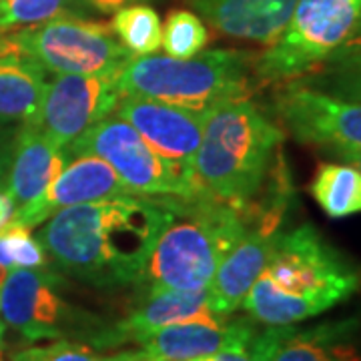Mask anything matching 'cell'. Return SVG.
<instances>
[{
  "mask_svg": "<svg viewBox=\"0 0 361 361\" xmlns=\"http://www.w3.org/2000/svg\"><path fill=\"white\" fill-rule=\"evenodd\" d=\"M171 211L157 197H121L61 209L39 229L54 267L94 287L141 283Z\"/></svg>",
  "mask_w": 361,
  "mask_h": 361,
  "instance_id": "6da1fadb",
  "label": "cell"
},
{
  "mask_svg": "<svg viewBox=\"0 0 361 361\" xmlns=\"http://www.w3.org/2000/svg\"><path fill=\"white\" fill-rule=\"evenodd\" d=\"M361 291V265L310 223L279 233L241 307L253 322L297 325Z\"/></svg>",
  "mask_w": 361,
  "mask_h": 361,
  "instance_id": "7a4b0ae2",
  "label": "cell"
},
{
  "mask_svg": "<svg viewBox=\"0 0 361 361\" xmlns=\"http://www.w3.org/2000/svg\"><path fill=\"white\" fill-rule=\"evenodd\" d=\"M157 199L171 211V219L151 251L141 285L145 291L205 289L245 231L249 205H229L207 191Z\"/></svg>",
  "mask_w": 361,
  "mask_h": 361,
  "instance_id": "3957f363",
  "label": "cell"
},
{
  "mask_svg": "<svg viewBox=\"0 0 361 361\" xmlns=\"http://www.w3.org/2000/svg\"><path fill=\"white\" fill-rule=\"evenodd\" d=\"M281 142L283 129L249 97L207 109L195 157L199 187L229 205L247 207L261 193Z\"/></svg>",
  "mask_w": 361,
  "mask_h": 361,
  "instance_id": "277c9868",
  "label": "cell"
},
{
  "mask_svg": "<svg viewBox=\"0 0 361 361\" xmlns=\"http://www.w3.org/2000/svg\"><path fill=\"white\" fill-rule=\"evenodd\" d=\"M255 54L245 51H205L189 59L159 54L133 56L116 75L121 94L145 97L193 111L251 97L257 87Z\"/></svg>",
  "mask_w": 361,
  "mask_h": 361,
  "instance_id": "5b68a950",
  "label": "cell"
},
{
  "mask_svg": "<svg viewBox=\"0 0 361 361\" xmlns=\"http://www.w3.org/2000/svg\"><path fill=\"white\" fill-rule=\"evenodd\" d=\"M63 277L47 267H13L0 287V319L26 341L68 339L94 349H113L115 323L63 297Z\"/></svg>",
  "mask_w": 361,
  "mask_h": 361,
  "instance_id": "8992f818",
  "label": "cell"
},
{
  "mask_svg": "<svg viewBox=\"0 0 361 361\" xmlns=\"http://www.w3.org/2000/svg\"><path fill=\"white\" fill-rule=\"evenodd\" d=\"M361 35V0H297L283 32L255 59L259 85H285L325 65Z\"/></svg>",
  "mask_w": 361,
  "mask_h": 361,
  "instance_id": "52a82bcc",
  "label": "cell"
},
{
  "mask_svg": "<svg viewBox=\"0 0 361 361\" xmlns=\"http://www.w3.org/2000/svg\"><path fill=\"white\" fill-rule=\"evenodd\" d=\"M291 199L293 183L279 151L271 165L269 185L263 191V197L257 193L249 203L245 231L223 257L213 279L207 285V303L215 315L229 317L241 307L251 285L255 283L269 259Z\"/></svg>",
  "mask_w": 361,
  "mask_h": 361,
  "instance_id": "ba28073f",
  "label": "cell"
},
{
  "mask_svg": "<svg viewBox=\"0 0 361 361\" xmlns=\"http://www.w3.org/2000/svg\"><path fill=\"white\" fill-rule=\"evenodd\" d=\"M66 155H94L116 173L133 197H191L203 191L197 177L155 153L121 116H106L68 142Z\"/></svg>",
  "mask_w": 361,
  "mask_h": 361,
  "instance_id": "9c48e42d",
  "label": "cell"
},
{
  "mask_svg": "<svg viewBox=\"0 0 361 361\" xmlns=\"http://www.w3.org/2000/svg\"><path fill=\"white\" fill-rule=\"evenodd\" d=\"M13 40L52 75H118L133 59L111 25L59 16L11 32Z\"/></svg>",
  "mask_w": 361,
  "mask_h": 361,
  "instance_id": "30bf717a",
  "label": "cell"
},
{
  "mask_svg": "<svg viewBox=\"0 0 361 361\" xmlns=\"http://www.w3.org/2000/svg\"><path fill=\"white\" fill-rule=\"evenodd\" d=\"M275 115L297 141L323 151L361 149V101L339 97L303 80L281 85Z\"/></svg>",
  "mask_w": 361,
  "mask_h": 361,
  "instance_id": "8fae6325",
  "label": "cell"
},
{
  "mask_svg": "<svg viewBox=\"0 0 361 361\" xmlns=\"http://www.w3.org/2000/svg\"><path fill=\"white\" fill-rule=\"evenodd\" d=\"M121 97L116 75H56L47 82L30 123L65 149L80 133L113 115Z\"/></svg>",
  "mask_w": 361,
  "mask_h": 361,
  "instance_id": "7c38bea8",
  "label": "cell"
},
{
  "mask_svg": "<svg viewBox=\"0 0 361 361\" xmlns=\"http://www.w3.org/2000/svg\"><path fill=\"white\" fill-rule=\"evenodd\" d=\"M116 116L127 121L155 153L197 177L195 157L203 139L205 111L123 94Z\"/></svg>",
  "mask_w": 361,
  "mask_h": 361,
  "instance_id": "4fadbf2b",
  "label": "cell"
},
{
  "mask_svg": "<svg viewBox=\"0 0 361 361\" xmlns=\"http://www.w3.org/2000/svg\"><path fill=\"white\" fill-rule=\"evenodd\" d=\"M121 197H133V195L127 191V187L121 183L115 171L103 159L94 155L73 157L59 173V177L39 197H35L25 205L16 207L11 223L32 229L42 225L61 209L92 203V201L121 199Z\"/></svg>",
  "mask_w": 361,
  "mask_h": 361,
  "instance_id": "5bb4252c",
  "label": "cell"
},
{
  "mask_svg": "<svg viewBox=\"0 0 361 361\" xmlns=\"http://www.w3.org/2000/svg\"><path fill=\"white\" fill-rule=\"evenodd\" d=\"M265 361H361V307L315 325H279L259 331Z\"/></svg>",
  "mask_w": 361,
  "mask_h": 361,
  "instance_id": "9a60e30c",
  "label": "cell"
},
{
  "mask_svg": "<svg viewBox=\"0 0 361 361\" xmlns=\"http://www.w3.org/2000/svg\"><path fill=\"white\" fill-rule=\"evenodd\" d=\"M257 322L209 317L189 319L161 327L139 341L141 349L151 361H191L211 357L225 349L249 343L257 334Z\"/></svg>",
  "mask_w": 361,
  "mask_h": 361,
  "instance_id": "2e32d148",
  "label": "cell"
},
{
  "mask_svg": "<svg viewBox=\"0 0 361 361\" xmlns=\"http://www.w3.org/2000/svg\"><path fill=\"white\" fill-rule=\"evenodd\" d=\"M211 26L233 39L273 44L297 0H189Z\"/></svg>",
  "mask_w": 361,
  "mask_h": 361,
  "instance_id": "e0dca14e",
  "label": "cell"
},
{
  "mask_svg": "<svg viewBox=\"0 0 361 361\" xmlns=\"http://www.w3.org/2000/svg\"><path fill=\"white\" fill-rule=\"evenodd\" d=\"M66 163V149L52 142L30 121L20 123L4 189L13 197L16 207L25 205L39 197L59 177Z\"/></svg>",
  "mask_w": 361,
  "mask_h": 361,
  "instance_id": "ac0fdd59",
  "label": "cell"
},
{
  "mask_svg": "<svg viewBox=\"0 0 361 361\" xmlns=\"http://www.w3.org/2000/svg\"><path fill=\"white\" fill-rule=\"evenodd\" d=\"M219 317L209 310L207 287L197 291H179V289H153L145 291L141 303L130 311L123 322L115 323V343H137L142 337L167 327L173 323L189 319H209Z\"/></svg>",
  "mask_w": 361,
  "mask_h": 361,
  "instance_id": "d6986e66",
  "label": "cell"
},
{
  "mask_svg": "<svg viewBox=\"0 0 361 361\" xmlns=\"http://www.w3.org/2000/svg\"><path fill=\"white\" fill-rule=\"evenodd\" d=\"M47 71L11 35L0 32V121L26 123L39 111Z\"/></svg>",
  "mask_w": 361,
  "mask_h": 361,
  "instance_id": "ffe728a7",
  "label": "cell"
},
{
  "mask_svg": "<svg viewBox=\"0 0 361 361\" xmlns=\"http://www.w3.org/2000/svg\"><path fill=\"white\" fill-rule=\"evenodd\" d=\"M311 197L331 219L361 213V171L349 163H322L310 185Z\"/></svg>",
  "mask_w": 361,
  "mask_h": 361,
  "instance_id": "44dd1931",
  "label": "cell"
},
{
  "mask_svg": "<svg viewBox=\"0 0 361 361\" xmlns=\"http://www.w3.org/2000/svg\"><path fill=\"white\" fill-rule=\"evenodd\" d=\"M113 14L111 28L133 56L155 54L161 49L163 26L155 8L147 4H129Z\"/></svg>",
  "mask_w": 361,
  "mask_h": 361,
  "instance_id": "7402d4cb",
  "label": "cell"
},
{
  "mask_svg": "<svg viewBox=\"0 0 361 361\" xmlns=\"http://www.w3.org/2000/svg\"><path fill=\"white\" fill-rule=\"evenodd\" d=\"M85 0H0V32L40 25L59 16H78Z\"/></svg>",
  "mask_w": 361,
  "mask_h": 361,
  "instance_id": "603a6c76",
  "label": "cell"
},
{
  "mask_svg": "<svg viewBox=\"0 0 361 361\" xmlns=\"http://www.w3.org/2000/svg\"><path fill=\"white\" fill-rule=\"evenodd\" d=\"M307 85L361 101V51H343L303 78Z\"/></svg>",
  "mask_w": 361,
  "mask_h": 361,
  "instance_id": "cb8c5ba5",
  "label": "cell"
},
{
  "mask_svg": "<svg viewBox=\"0 0 361 361\" xmlns=\"http://www.w3.org/2000/svg\"><path fill=\"white\" fill-rule=\"evenodd\" d=\"M11 361H151L142 349L121 351L113 355H101L99 349L87 343L56 339L51 345H32L14 351Z\"/></svg>",
  "mask_w": 361,
  "mask_h": 361,
  "instance_id": "d4e9b609",
  "label": "cell"
},
{
  "mask_svg": "<svg viewBox=\"0 0 361 361\" xmlns=\"http://www.w3.org/2000/svg\"><path fill=\"white\" fill-rule=\"evenodd\" d=\"M209 35L203 20L191 11H171L165 20L161 47L173 59H189L205 49Z\"/></svg>",
  "mask_w": 361,
  "mask_h": 361,
  "instance_id": "484cf974",
  "label": "cell"
},
{
  "mask_svg": "<svg viewBox=\"0 0 361 361\" xmlns=\"http://www.w3.org/2000/svg\"><path fill=\"white\" fill-rule=\"evenodd\" d=\"M0 235L6 255L13 261V267H25V269L47 267V253L40 247L39 239L30 235V229L8 223L4 229H0Z\"/></svg>",
  "mask_w": 361,
  "mask_h": 361,
  "instance_id": "4316f807",
  "label": "cell"
},
{
  "mask_svg": "<svg viewBox=\"0 0 361 361\" xmlns=\"http://www.w3.org/2000/svg\"><path fill=\"white\" fill-rule=\"evenodd\" d=\"M16 133H18V123L0 121V189L6 187L8 171H11V163H13Z\"/></svg>",
  "mask_w": 361,
  "mask_h": 361,
  "instance_id": "83f0119b",
  "label": "cell"
},
{
  "mask_svg": "<svg viewBox=\"0 0 361 361\" xmlns=\"http://www.w3.org/2000/svg\"><path fill=\"white\" fill-rule=\"evenodd\" d=\"M213 361H265V353L261 348V339H259V331L253 336V339L245 343V345H239V348L225 349L219 351L215 355H211Z\"/></svg>",
  "mask_w": 361,
  "mask_h": 361,
  "instance_id": "f1b7e54d",
  "label": "cell"
},
{
  "mask_svg": "<svg viewBox=\"0 0 361 361\" xmlns=\"http://www.w3.org/2000/svg\"><path fill=\"white\" fill-rule=\"evenodd\" d=\"M145 0H85V4L92 8V11H99L104 14L116 13L118 8L123 6H129V4H141Z\"/></svg>",
  "mask_w": 361,
  "mask_h": 361,
  "instance_id": "f546056e",
  "label": "cell"
},
{
  "mask_svg": "<svg viewBox=\"0 0 361 361\" xmlns=\"http://www.w3.org/2000/svg\"><path fill=\"white\" fill-rule=\"evenodd\" d=\"M14 211H16V203L13 201V197L6 193V189H0V229H4L11 223Z\"/></svg>",
  "mask_w": 361,
  "mask_h": 361,
  "instance_id": "4dcf8cb0",
  "label": "cell"
},
{
  "mask_svg": "<svg viewBox=\"0 0 361 361\" xmlns=\"http://www.w3.org/2000/svg\"><path fill=\"white\" fill-rule=\"evenodd\" d=\"M334 155L343 159L345 163L361 171V149H339V151H334Z\"/></svg>",
  "mask_w": 361,
  "mask_h": 361,
  "instance_id": "1f68e13d",
  "label": "cell"
},
{
  "mask_svg": "<svg viewBox=\"0 0 361 361\" xmlns=\"http://www.w3.org/2000/svg\"><path fill=\"white\" fill-rule=\"evenodd\" d=\"M343 51H361V35L355 40H351L348 47L343 49ZM343 51H341V52H343Z\"/></svg>",
  "mask_w": 361,
  "mask_h": 361,
  "instance_id": "d6a6232c",
  "label": "cell"
},
{
  "mask_svg": "<svg viewBox=\"0 0 361 361\" xmlns=\"http://www.w3.org/2000/svg\"><path fill=\"white\" fill-rule=\"evenodd\" d=\"M4 331H6V323L0 319V349L4 345Z\"/></svg>",
  "mask_w": 361,
  "mask_h": 361,
  "instance_id": "836d02e7",
  "label": "cell"
},
{
  "mask_svg": "<svg viewBox=\"0 0 361 361\" xmlns=\"http://www.w3.org/2000/svg\"><path fill=\"white\" fill-rule=\"evenodd\" d=\"M191 361H213L211 357H201V360H191Z\"/></svg>",
  "mask_w": 361,
  "mask_h": 361,
  "instance_id": "e575fe53",
  "label": "cell"
},
{
  "mask_svg": "<svg viewBox=\"0 0 361 361\" xmlns=\"http://www.w3.org/2000/svg\"><path fill=\"white\" fill-rule=\"evenodd\" d=\"M0 361H2V360H0Z\"/></svg>",
  "mask_w": 361,
  "mask_h": 361,
  "instance_id": "d590c367",
  "label": "cell"
}]
</instances>
